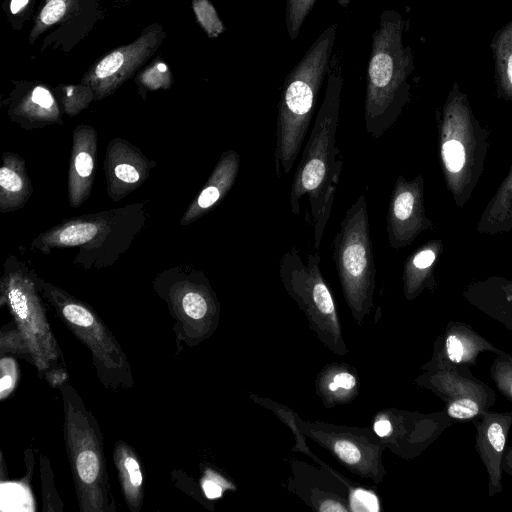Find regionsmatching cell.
<instances>
[{
  "label": "cell",
  "mask_w": 512,
  "mask_h": 512,
  "mask_svg": "<svg viewBox=\"0 0 512 512\" xmlns=\"http://www.w3.org/2000/svg\"><path fill=\"white\" fill-rule=\"evenodd\" d=\"M342 87L341 66L334 57L327 71L324 99L295 170L289 195L291 212L296 216L300 214L303 197H307L316 250L320 249L331 216L343 166L336 145Z\"/></svg>",
  "instance_id": "obj_1"
},
{
  "label": "cell",
  "mask_w": 512,
  "mask_h": 512,
  "mask_svg": "<svg viewBox=\"0 0 512 512\" xmlns=\"http://www.w3.org/2000/svg\"><path fill=\"white\" fill-rule=\"evenodd\" d=\"M405 21L394 9L380 15L372 35L364 98V126L374 139L396 122L410 98L408 77L414 69L412 49L404 44Z\"/></svg>",
  "instance_id": "obj_2"
},
{
  "label": "cell",
  "mask_w": 512,
  "mask_h": 512,
  "mask_svg": "<svg viewBox=\"0 0 512 512\" xmlns=\"http://www.w3.org/2000/svg\"><path fill=\"white\" fill-rule=\"evenodd\" d=\"M336 38V25L323 30L285 78L278 104L274 163L289 174L304 143Z\"/></svg>",
  "instance_id": "obj_3"
},
{
  "label": "cell",
  "mask_w": 512,
  "mask_h": 512,
  "mask_svg": "<svg viewBox=\"0 0 512 512\" xmlns=\"http://www.w3.org/2000/svg\"><path fill=\"white\" fill-rule=\"evenodd\" d=\"M64 410L63 433L81 512H115L103 435L93 413L69 383L59 387Z\"/></svg>",
  "instance_id": "obj_4"
},
{
  "label": "cell",
  "mask_w": 512,
  "mask_h": 512,
  "mask_svg": "<svg viewBox=\"0 0 512 512\" xmlns=\"http://www.w3.org/2000/svg\"><path fill=\"white\" fill-rule=\"evenodd\" d=\"M1 279V304H6L15 326L27 343L32 363L40 376L59 388L68 374L61 349L54 337L36 284L35 275L7 261Z\"/></svg>",
  "instance_id": "obj_5"
},
{
  "label": "cell",
  "mask_w": 512,
  "mask_h": 512,
  "mask_svg": "<svg viewBox=\"0 0 512 512\" xmlns=\"http://www.w3.org/2000/svg\"><path fill=\"white\" fill-rule=\"evenodd\" d=\"M487 135L476 121L466 94L455 82L439 121V143L447 187L459 206L470 197L481 174Z\"/></svg>",
  "instance_id": "obj_6"
},
{
  "label": "cell",
  "mask_w": 512,
  "mask_h": 512,
  "mask_svg": "<svg viewBox=\"0 0 512 512\" xmlns=\"http://www.w3.org/2000/svg\"><path fill=\"white\" fill-rule=\"evenodd\" d=\"M333 260L345 302L361 326L374 301L376 267L364 194L346 210L333 240Z\"/></svg>",
  "instance_id": "obj_7"
},
{
  "label": "cell",
  "mask_w": 512,
  "mask_h": 512,
  "mask_svg": "<svg viewBox=\"0 0 512 512\" xmlns=\"http://www.w3.org/2000/svg\"><path fill=\"white\" fill-rule=\"evenodd\" d=\"M40 293L65 326L90 351L96 375L106 388L133 387L131 366L121 345L99 315L73 295L35 276Z\"/></svg>",
  "instance_id": "obj_8"
},
{
  "label": "cell",
  "mask_w": 512,
  "mask_h": 512,
  "mask_svg": "<svg viewBox=\"0 0 512 512\" xmlns=\"http://www.w3.org/2000/svg\"><path fill=\"white\" fill-rule=\"evenodd\" d=\"M319 254L307 255L292 247L279 261V277L287 294L304 313L308 327L332 353L344 356L349 352L332 292L321 269Z\"/></svg>",
  "instance_id": "obj_9"
},
{
  "label": "cell",
  "mask_w": 512,
  "mask_h": 512,
  "mask_svg": "<svg viewBox=\"0 0 512 512\" xmlns=\"http://www.w3.org/2000/svg\"><path fill=\"white\" fill-rule=\"evenodd\" d=\"M301 432L326 449L343 467L362 479L380 484L386 476L383 452L386 449L375 432L366 427L305 421L299 415Z\"/></svg>",
  "instance_id": "obj_10"
},
{
  "label": "cell",
  "mask_w": 512,
  "mask_h": 512,
  "mask_svg": "<svg viewBox=\"0 0 512 512\" xmlns=\"http://www.w3.org/2000/svg\"><path fill=\"white\" fill-rule=\"evenodd\" d=\"M162 297L176 321L177 338L188 346L202 343L217 330L220 303L203 275L175 283Z\"/></svg>",
  "instance_id": "obj_11"
},
{
  "label": "cell",
  "mask_w": 512,
  "mask_h": 512,
  "mask_svg": "<svg viewBox=\"0 0 512 512\" xmlns=\"http://www.w3.org/2000/svg\"><path fill=\"white\" fill-rule=\"evenodd\" d=\"M290 474L285 488L319 512H347L349 491L355 484L339 472L316 467L295 458H285Z\"/></svg>",
  "instance_id": "obj_12"
},
{
  "label": "cell",
  "mask_w": 512,
  "mask_h": 512,
  "mask_svg": "<svg viewBox=\"0 0 512 512\" xmlns=\"http://www.w3.org/2000/svg\"><path fill=\"white\" fill-rule=\"evenodd\" d=\"M164 37V32L157 27L131 44L115 49L86 74L83 85L91 88L95 99L107 97L148 60Z\"/></svg>",
  "instance_id": "obj_13"
},
{
  "label": "cell",
  "mask_w": 512,
  "mask_h": 512,
  "mask_svg": "<svg viewBox=\"0 0 512 512\" xmlns=\"http://www.w3.org/2000/svg\"><path fill=\"white\" fill-rule=\"evenodd\" d=\"M423 191L421 175L412 180L398 176L386 218L387 237L392 249L408 246L422 231L432 229L433 223L425 215Z\"/></svg>",
  "instance_id": "obj_14"
},
{
  "label": "cell",
  "mask_w": 512,
  "mask_h": 512,
  "mask_svg": "<svg viewBox=\"0 0 512 512\" xmlns=\"http://www.w3.org/2000/svg\"><path fill=\"white\" fill-rule=\"evenodd\" d=\"M115 212L116 210L65 221L39 235L32 242V247L43 253L60 247H81L85 252L98 250L103 244L102 240H107L113 231L111 218Z\"/></svg>",
  "instance_id": "obj_15"
},
{
  "label": "cell",
  "mask_w": 512,
  "mask_h": 512,
  "mask_svg": "<svg viewBox=\"0 0 512 512\" xmlns=\"http://www.w3.org/2000/svg\"><path fill=\"white\" fill-rule=\"evenodd\" d=\"M104 167L109 196L117 201L145 181L152 165L134 146L114 139L109 143Z\"/></svg>",
  "instance_id": "obj_16"
},
{
  "label": "cell",
  "mask_w": 512,
  "mask_h": 512,
  "mask_svg": "<svg viewBox=\"0 0 512 512\" xmlns=\"http://www.w3.org/2000/svg\"><path fill=\"white\" fill-rule=\"evenodd\" d=\"M97 134L92 126L82 124L73 131V145L68 179V196L73 208L91 194L95 177Z\"/></svg>",
  "instance_id": "obj_17"
},
{
  "label": "cell",
  "mask_w": 512,
  "mask_h": 512,
  "mask_svg": "<svg viewBox=\"0 0 512 512\" xmlns=\"http://www.w3.org/2000/svg\"><path fill=\"white\" fill-rule=\"evenodd\" d=\"M239 168V154L232 149L223 152L203 189L182 217L181 224H189L217 206L233 187Z\"/></svg>",
  "instance_id": "obj_18"
},
{
  "label": "cell",
  "mask_w": 512,
  "mask_h": 512,
  "mask_svg": "<svg viewBox=\"0 0 512 512\" xmlns=\"http://www.w3.org/2000/svg\"><path fill=\"white\" fill-rule=\"evenodd\" d=\"M359 390L358 372L347 363H329L315 379V392L327 409L351 403L358 396Z\"/></svg>",
  "instance_id": "obj_19"
},
{
  "label": "cell",
  "mask_w": 512,
  "mask_h": 512,
  "mask_svg": "<svg viewBox=\"0 0 512 512\" xmlns=\"http://www.w3.org/2000/svg\"><path fill=\"white\" fill-rule=\"evenodd\" d=\"M113 458L125 503L131 512H140L144 502L145 482L138 454L124 440H118Z\"/></svg>",
  "instance_id": "obj_20"
},
{
  "label": "cell",
  "mask_w": 512,
  "mask_h": 512,
  "mask_svg": "<svg viewBox=\"0 0 512 512\" xmlns=\"http://www.w3.org/2000/svg\"><path fill=\"white\" fill-rule=\"evenodd\" d=\"M32 191L24 159L15 153L5 152L0 169V211L5 213L22 208Z\"/></svg>",
  "instance_id": "obj_21"
},
{
  "label": "cell",
  "mask_w": 512,
  "mask_h": 512,
  "mask_svg": "<svg viewBox=\"0 0 512 512\" xmlns=\"http://www.w3.org/2000/svg\"><path fill=\"white\" fill-rule=\"evenodd\" d=\"M12 117L27 129L62 123L58 105L52 93L36 86L13 110Z\"/></svg>",
  "instance_id": "obj_22"
},
{
  "label": "cell",
  "mask_w": 512,
  "mask_h": 512,
  "mask_svg": "<svg viewBox=\"0 0 512 512\" xmlns=\"http://www.w3.org/2000/svg\"><path fill=\"white\" fill-rule=\"evenodd\" d=\"M512 229V167L478 223L481 233L495 234Z\"/></svg>",
  "instance_id": "obj_23"
},
{
  "label": "cell",
  "mask_w": 512,
  "mask_h": 512,
  "mask_svg": "<svg viewBox=\"0 0 512 512\" xmlns=\"http://www.w3.org/2000/svg\"><path fill=\"white\" fill-rule=\"evenodd\" d=\"M438 246L435 241L429 242L406 259L402 275L406 298L415 297L427 283L437 258Z\"/></svg>",
  "instance_id": "obj_24"
},
{
  "label": "cell",
  "mask_w": 512,
  "mask_h": 512,
  "mask_svg": "<svg viewBox=\"0 0 512 512\" xmlns=\"http://www.w3.org/2000/svg\"><path fill=\"white\" fill-rule=\"evenodd\" d=\"M498 96L512 100V21L499 29L490 44Z\"/></svg>",
  "instance_id": "obj_25"
},
{
  "label": "cell",
  "mask_w": 512,
  "mask_h": 512,
  "mask_svg": "<svg viewBox=\"0 0 512 512\" xmlns=\"http://www.w3.org/2000/svg\"><path fill=\"white\" fill-rule=\"evenodd\" d=\"M249 397L253 402L271 410L283 423H285L291 429L295 437V445L291 448V451L304 453L308 455L312 460H314L316 464H319L320 466L332 472L336 471L311 452L305 440L306 436L301 432L298 426V414L295 411L283 404L273 401L270 398L262 397L251 392H249Z\"/></svg>",
  "instance_id": "obj_26"
},
{
  "label": "cell",
  "mask_w": 512,
  "mask_h": 512,
  "mask_svg": "<svg viewBox=\"0 0 512 512\" xmlns=\"http://www.w3.org/2000/svg\"><path fill=\"white\" fill-rule=\"evenodd\" d=\"M317 0H287L285 24L289 38L294 41Z\"/></svg>",
  "instance_id": "obj_27"
},
{
  "label": "cell",
  "mask_w": 512,
  "mask_h": 512,
  "mask_svg": "<svg viewBox=\"0 0 512 512\" xmlns=\"http://www.w3.org/2000/svg\"><path fill=\"white\" fill-rule=\"evenodd\" d=\"M193 9L200 25L209 37L216 38L224 31L222 21L208 0H193Z\"/></svg>",
  "instance_id": "obj_28"
},
{
  "label": "cell",
  "mask_w": 512,
  "mask_h": 512,
  "mask_svg": "<svg viewBox=\"0 0 512 512\" xmlns=\"http://www.w3.org/2000/svg\"><path fill=\"white\" fill-rule=\"evenodd\" d=\"M67 11L66 0H48L39 14L35 27L31 31L30 40L36 37L47 27L58 22Z\"/></svg>",
  "instance_id": "obj_29"
},
{
  "label": "cell",
  "mask_w": 512,
  "mask_h": 512,
  "mask_svg": "<svg viewBox=\"0 0 512 512\" xmlns=\"http://www.w3.org/2000/svg\"><path fill=\"white\" fill-rule=\"evenodd\" d=\"M349 509L350 512H378L380 500L374 491L356 484L349 491Z\"/></svg>",
  "instance_id": "obj_30"
},
{
  "label": "cell",
  "mask_w": 512,
  "mask_h": 512,
  "mask_svg": "<svg viewBox=\"0 0 512 512\" xmlns=\"http://www.w3.org/2000/svg\"><path fill=\"white\" fill-rule=\"evenodd\" d=\"M0 350L2 355L5 353L17 354L18 356L24 357L30 363H32L30 349L16 326L10 329H2L0 337Z\"/></svg>",
  "instance_id": "obj_31"
},
{
  "label": "cell",
  "mask_w": 512,
  "mask_h": 512,
  "mask_svg": "<svg viewBox=\"0 0 512 512\" xmlns=\"http://www.w3.org/2000/svg\"><path fill=\"white\" fill-rule=\"evenodd\" d=\"M0 375V399L4 400L13 393L18 383L19 369L15 358L2 355L0 359Z\"/></svg>",
  "instance_id": "obj_32"
},
{
  "label": "cell",
  "mask_w": 512,
  "mask_h": 512,
  "mask_svg": "<svg viewBox=\"0 0 512 512\" xmlns=\"http://www.w3.org/2000/svg\"><path fill=\"white\" fill-rule=\"evenodd\" d=\"M93 98V91L86 85L80 87H66L65 97L63 98L66 113L70 117L75 116L78 112L84 109Z\"/></svg>",
  "instance_id": "obj_33"
},
{
  "label": "cell",
  "mask_w": 512,
  "mask_h": 512,
  "mask_svg": "<svg viewBox=\"0 0 512 512\" xmlns=\"http://www.w3.org/2000/svg\"><path fill=\"white\" fill-rule=\"evenodd\" d=\"M201 486L208 499H216L222 496L226 489H229V482L220 474L208 470L201 481Z\"/></svg>",
  "instance_id": "obj_34"
},
{
  "label": "cell",
  "mask_w": 512,
  "mask_h": 512,
  "mask_svg": "<svg viewBox=\"0 0 512 512\" xmlns=\"http://www.w3.org/2000/svg\"><path fill=\"white\" fill-rule=\"evenodd\" d=\"M141 81L149 89L167 88L170 82L167 66L164 63H157L141 76Z\"/></svg>",
  "instance_id": "obj_35"
},
{
  "label": "cell",
  "mask_w": 512,
  "mask_h": 512,
  "mask_svg": "<svg viewBox=\"0 0 512 512\" xmlns=\"http://www.w3.org/2000/svg\"><path fill=\"white\" fill-rule=\"evenodd\" d=\"M478 411V404L468 398L454 401L447 409L449 416L456 419H468L474 417Z\"/></svg>",
  "instance_id": "obj_36"
},
{
  "label": "cell",
  "mask_w": 512,
  "mask_h": 512,
  "mask_svg": "<svg viewBox=\"0 0 512 512\" xmlns=\"http://www.w3.org/2000/svg\"><path fill=\"white\" fill-rule=\"evenodd\" d=\"M489 443L497 453L503 451L505 445V433L499 423H492L486 432Z\"/></svg>",
  "instance_id": "obj_37"
},
{
  "label": "cell",
  "mask_w": 512,
  "mask_h": 512,
  "mask_svg": "<svg viewBox=\"0 0 512 512\" xmlns=\"http://www.w3.org/2000/svg\"><path fill=\"white\" fill-rule=\"evenodd\" d=\"M446 349L449 359L453 362H459L463 358V346L461 341L455 336L450 335L446 340Z\"/></svg>",
  "instance_id": "obj_38"
},
{
  "label": "cell",
  "mask_w": 512,
  "mask_h": 512,
  "mask_svg": "<svg viewBox=\"0 0 512 512\" xmlns=\"http://www.w3.org/2000/svg\"><path fill=\"white\" fill-rule=\"evenodd\" d=\"M29 0H11L10 10L13 14L18 13L28 3Z\"/></svg>",
  "instance_id": "obj_39"
},
{
  "label": "cell",
  "mask_w": 512,
  "mask_h": 512,
  "mask_svg": "<svg viewBox=\"0 0 512 512\" xmlns=\"http://www.w3.org/2000/svg\"><path fill=\"white\" fill-rule=\"evenodd\" d=\"M511 393H512V385H511Z\"/></svg>",
  "instance_id": "obj_40"
}]
</instances>
